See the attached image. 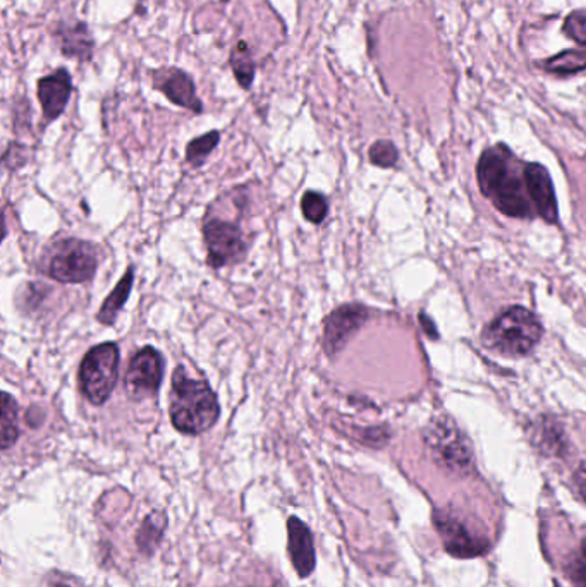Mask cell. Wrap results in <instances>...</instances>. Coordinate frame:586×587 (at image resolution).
I'll return each instance as SVG.
<instances>
[{"label":"cell","instance_id":"9c48e42d","mask_svg":"<svg viewBox=\"0 0 586 587\" xmlns=\"http://www.w3.org/2000/svg\"><path fill=\"white\" fill-rule=\"evenodd\" d=\"M368 310L361 304L341 306L340 310L332 311L323 325V349L329 356L343 350L347 341L356 330L367 322Z\"/></svg>","mask_w":586,"mask_h":587},{"label":"cell","instance_id":"ffe728a7","mask_svg":"<svg viewBox=\"0 0 586 587\" xmlns=\"http://www.w3.org/2000/svg\"><path fill=\"white\" fill-rule=\"evenodd\" d=\"M165 525H168L165 517L160 516V514H153V516H148L145 519L140 532L136 536V543L140 546L141 552L147 553V555L153 552V548L157 546L160 538H162Z\"/></svg>","mask_w":586,"mask_h":587},{"label":"cell","instance_id":"8fae6325","mask_svg":"<svg viewBox=\"0 0 586 587\" xmlns=\"http://www.w3.org/2000/svg\"><path fill=\"white\" fill-rule=\"evenodd\" d=\"M54 38L60 54L78 62H90L95 53V41L89 24L80 20L57 21L53 28Z\"/></svg>","mask_w":586,"mask_h":587},{"label":"cell","instance_id":"ba28073f","mask_svg":"<svg viewBox=\"0 0 586 587\" xmlns=\"http://www.w3.org/2000/svg\"><path fill=\"white\" fill-rule=\"evenodd\" d=\"M435 528L449 555L456 559H473L489 550V541L468 531L467 526L449 514H435Z\"/></svg>","mask_w":586,"mask_h":587},{"label":"cell","instance_id":"5b68a950","mask_svg":"<svg viewBox=\"0 0 586 587\" xmlns=\"http://www.w3.org/2000/svg\"><path fill=\"white\" fill-rule=\"evenodd\" d=\"M96 250L90 242L80 239L57 241L48 254L47 274L59 283H89L95 277Z\"/></svg>","mask_w":586,"mask_h":587},{"label":"cell","instance_id":"5bb4252c","mask_svg":"<svg viewBox=\"0 0 586 587\" xmlns=\"http://www.w3.org/2000/svg\"><path fill=\"white\" fill-rule=\"evenodd\" d=\"M288 552L298 576L301 579L310 577L317 565L313 534L303 520L295 516L288 519Z\"/></svg>","mask_w":586,"mask_h":587},{"label":"cell","instance_id":"484cf974","mask_svg":"<svg viewBox=\"0 0 586 587\" xmlns=\"http://www.w3.org/2000/svg\"><path fill=\"white\" fill-rule=\"evenodd\" d=\"M42 587H87L81 583L78 577L71 576V574H65V572H50L45 577L44 586Z\"/></svg>","mask_w":586,"mask_h":587},{"label":"cell","instance_id":"8992f818","mask_svg":"<svg viewBox=\"0 0 586 587\" xmlns=\"http://www.w3.org/2000/svg\"><path fill=\"white\" fill-rule=\"evenodd\" d=\"M205 244L208 250V265L222 268L238 262L246 253V242L238 223L226 220H208L204 226Z\"/></svg>","mask_w":586,"mask_h":587},{"label":"cell","instance_id":"7c38bea8","mask_svg":"<svg viewBox=\"0 0 586 587\" xmlns=\"http://www.w3.org/2000/svg\"><path fill=\"white\" fill-rule=\"evenodd\" d=\"M72 93L71 72L59 68L50 74L44 76L36 84V95L41 102L42 111L47 123L59 119L68 107Z\"/></svg>","mask_w":586,"mask_h":587},{"label":"cell","instance_id":"30bf717a","mask_svg":"<svg viewBox=\"0 0 586 587\" xmlns=\"http://www.w3.org/2000/svg\"><path fill=\"white\" fill-rule=\"evenodd\" d=\"M153 88L177 107L202 114L204 102L196 95V84L188 72L180 68H162L152 72Z\"/></svg>","mask_w":586,"mask_h":587},{"label":"cell","instance_id":"cb8c5ba5","mask_svg":"<svg viewBox=\"0 0 586 587\" xmlns=\"http://www.w3.org/2000/svg\"><path fill=\"white\" fill-rule=\"evenodd\" d=\"M370 162L377 168H392L398 162V150L391 141H377L370 148Z\"/></svg>","mask_w":586,"mask_h":587},{"label":"cell","instance_id":"4fadbf2b","mask_svg":"<svg viewBox=\"0 0 586 587\" xmlns=\"http://www.w3.org/2000/svg\"><path fill=\"white\" fill-rule=\"evenodd\" d=\"M432 450L439 461L444 462L447 468L455 471H464L471 465V452L463 435H459L458 429L451 428L449 423L435 426L428 438Z\"/></svg>","mask_w":586,"mask_h":587},{"label":"cell","instance_id":"9a60e30c","mask_svg":"<svg viewBox=\"0 0 586 587\" xmlns=\"http://www.w3.org/2000/svg\"><path fill=\"white\" fill-rule=\"evenodd\" d=\"M528 193L537 214L549 223L558 222V203H555L554 187L545 168L539 163H530L525 168Z\"/></svg>","mask_w":586,"mask_h":587},{"label":"cell","instance_id":"d6986e66","mask_svg":"<svg viewBox=\"0 0 586 587\" xmlns=\"http://www.w3.org/2000/svg\"><path fill=\"white\" fill-rule=\"evenodd\" d=\"M20 437L18 404L8 392L2 393V449L9 450Z\"/></svg>","mask_w":586,"mask_h":587},{"label":"cell","instance_id":"277c9868","mask_svg":"<svg viewBox=\"0 0 586 587\" xmlns=\"http://www.w3.org/2000/svg\"><path fill=\"white\" fill-rule=\"evenodd\" d=\"M119 380V347L105 342L93 347L80 366V387L93 405H104Z\"/></svg>","mask_w":586,"mask_h":587},{"label":"cell","instance_id":"e0dca14e","mask_svg":"<svg viewBox=\"0 0 586 587\" xmlns=\"http://www.w3.org/2000/svg\"><path fill=\"white\" fill-rule=\"evenodd\" d=\"M229 64H231L238 84L243 90H250L255 81L256 62L253 59L252 48L246 42L240 41L232 47Z\"/></svg>","mask_w":586,"mask_h":587},{"label":"cell","instance_id":"d4e9b609","mask_svg":"<svg viewBox=\"0 0 586 587\" xmlns=\"http://www.w3.org/2000/svg\"><path fill=\"white\" fill-rule=\"evenodd\" d=\"M564 33L578 44L586 45V12H573L564 23Z\"/></svg>","mask_w":586,"mask_h":587},{"label":"cell","instance_id":"ac0fdd59","mask_svg":"<svg viewBox=\"0 0 586 587\" xmlns=\"http://www.w3.org/2000/svg\"><path fill=\"white\" fill-rule=\"evenodd\" d=\"M545 71L554 74H575L586 69V50H566L543 62Z\"/></svg>","mask_w":586,"mask_h":587},{"label":"cell","instance_id":"7a4b0ae2","mask_svg":"<svg viewBox=\"0 0 586 587\" xmlns=\"http://www.w3.org/2000/svg\"><path fill=\"white\" fill-rule=\"evenodd\" d=\"M169 414L177 431L199 435L216 425L220 416V405L207 381L192 380L183 366H180L172 377Z\"/></svg>","mask_w":586,"mask_h":587},{"label":"cell","instance_id":"603a6c76","mask_svg":"<svg viewBox=\"0 0 586 587\" xmlns=\"http://www.w3.org/2000/svg\"><path fill=\"white\" fill-rule=\"evenodd\" d=\"M301 211H303L305 219L311 223H322L329 214V202L322 193L317 191H307L301 199Z\"/></svg>","mask_w":586,"mask_h":587},{"label":"cell","instance_id":"7402d4cb","mask_svg":"<svg viewBox=\"0 0 586 587\" xmlns=\"http://www.w3.org/2000/svg\"><path fill=\"white\" fill-rule=\"evenodd\" d=\"M564 572L573 586L586 587V536L579 541L575 552L571 553Z\"/></svg>","mask_w":586,"mask_h":587},{"label":"cell","instance_id":"52a82bcc","mask_svg":"<svg viewBox=\"0 0 586 587\" xmlns=\"http://www.w3.org/2000/svg\"><path fill=\"white\" fill-rule=\"evenodd\" d=\"M164 377V357L153 347H145L133 357L126 373V389L133 398L153 395Z\"/></svg>","mask_w":586,"mask_h":587},{"label":"cell","instance_id":"6da1fadb","mask_svg":"<svg viewBox=\"0 0 586 587\" xmlns=\"http://www.w3.org/2000/svg\"><path fill=\"white\" fill-rule=\"evenodd\" d=\"M525 168L503 145L485 151L479 162L480 187L498 210L510 217H531L535 210Z\"/></svg>","mask_w":586,"mask_h":587},{"label":"cell","instance_id":"2e32d148","mask_svg":"<svg viewBox=\"0 0 586 587\" xmlns=\"http://www.w3.org/2000/svg\"><path fill=\"white\" fill-rule=\"evenodd\" d=\"M133 280H135V272L133 268H129L124 277L120 278L119 284L114 287L108 298L105 299L104 304L100 308L99 314H96V320L104 325H114L116 322L117 314L123 310L124 304L129 299V294L133 289Z\"/></svg>","mask_w":586,"mask_h":587},{"label":"cell","instance_id":"3957f363","mask_svg":"<svg viewBox=\"0 0 586 587\" xmlns=\"http://www.w3.org/2000/svg\"><path fill=\"white\" fill-rule=\"evenodd\" d=\"M542 338L539 318L525 308H510L483 332V344L506 356H525Z\"/></svg>","mask_w":586,"mask_h":587},{"label":"cell","instance_id":"44dd1931","mask_svg":"<svg viewBox=\"0 0 586 587\" xmlns=\"http://www.w3.org/2000/svg\"><path fill=\"white\" fill-rule=\"evenodd\" d=\"M219 141V131H210L207 133V135H202L198 136V138L192 139L188 147H186V160H188V163H192L193 168L204 165L205 160L208 159L211 151L216 150Z\"/></svg>","mask_w":586,"mask_h":587},{"label":"cell","instance_id":"4316f807","mask_svg":"<svg viewBox=\"0 0 586 587\" xmlns=\"http://www.w3.org/2000/svg\"><path fill=\"white\" fill-rule=\"evenodd\" d=\"M576 488H578L579 495H582L583 502L586 504V471H579L575 476Z\"/></svg>","mask_w":586,"mask_h":587}]
</instances>
